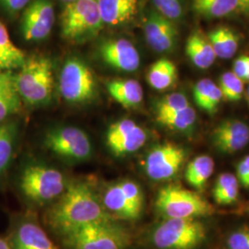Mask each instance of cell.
Returning a JSON list of instances; mask_svg holds the SVG:
<instances>
[{"label": "cell", "mask_w": 249, "mask_h": 249, "mask_svg": "<svg viewBox=\"0 0 249 249\" xmlns=\"http://www.w3.org/2000/svg\"><path fill=\"white\" fill-rule=\"evenodd\" d=\"M46 220L61 236L91 223L114 221L96 192L83 182L69 184L65 192L52 205Z\"/></svg>", "instance_id": "1"}, {"label": "cell", "mask_w": 249, "mask_h": 249, "mask_svg": "<svg viewBox=\"0 0 249 249\" xmlns=\"http://www.w3.org/2000/svg\"><path fill=\"white\" fill-rule=\"evenodd\" d=\"M15 85L20 98L29 105L47 104L53 90L52 63L41 55L28 58L15 77Z\"/></svg>", "instance_id": "2"}, {"label": "cell", "mask_w": 249, "mask_h": 249, "mask_svg": "<svg viewBox=\"0 0 249 249\" xmlns=\"http://www.w3.org/2000/svg\"><path fill=\"white\" fill-rule=\"evenodd\" d=\"M69 249H126L130 233L123 226L107 221L91 223L63 236Z\"/></svg>", "instance_id": "3"}, {"label": "cell", "mask_w": 249, "mask_h": 249, "mask_svg": "<svg viewBox=\"0 0 249 249\" xmlns=\"http://www.w3.org/2000/svg\"><path fill=\"white\" fill-rule=\"evenodd\" d=\"M155 207L164 219L197 218L213 213V207L196 192L169 185L161 187Z\"/></svg>", "instance_id": "4"}, {"label": "cell", "mask_w": 249, "mask_h": 249, "mask_svg": "<svg viewBox=\"0 0 249 249\" xmlns=\"http://www.w3.org/2000/svg\"><path fill=\"white\" fill-rule=\"evenodd\" d=\"M206 236V226L196 218L165 219L152 231L151 242L158 249H194Z\"/></svg>", "instance_id": "5"}, {"label": "cell", "mask_w": 249, "mask_h": 249, "mask_svg": "<svg viewBox=\"0 0 249 249\" xmlns=\"http://www.w3.org/2000/svg\"><path fill=\"white\" fill-rule=\"evenodd\" d=\"M68 185L60 171L44 164L29 165L23 170L19 180V187L24 196L39 205L56 200Z\"/></svg>", "instance_id": "6"}, {"label": "cell", "mask_w": 249, "mask_h": 249, "mask_svg": "<svg viewBox=\"0 0 249 249\" xmlns=\"http://www.w3.org/2000/svg\"><path fill=\"white\" fill-rule=\"evenodd\" d=\"M104 25L98 0H76L66 4L61 16V34L71 41L95 36Z\"/></svg>", "instance_id": "7"}, {"label": "cell", "mask_w": 249, "mask_h": 249, "mask_svg": "<svg viewBox=\"0 0 249 249\" xmlns=\"http://www.w3.org/2000/svg\"><path fill=\"white\" fill-rule=\"evenodd\" d=\"M101 200L107 213L114 219L134 221L142 213V189L131 180H123L109 186Z\"/></svg>", "instance_id": "8"}, {"label": "cell", "mask_w": 249, "mask_h": 249, "mask_svg": "<svg viewBox=\"0 0 249 249\" xmlns=\"http://www.w3.org/2000/svg\"><path fill=\"white\" fill-rule=\"evenodd\" d=\"M63 98L71 104H84L94 98L96 81L89 67L79 58L68 59L59 76Z\"/></svg>", "instance_id": "9"}, {"label": "cell", "mask_w": 249, "mask_h": 249, "mask_svg": "<svg viewBox=\"0 0 249 249\" xmlns=\"http://www.w3.org/2000/svg\"><path fill=\"white\" fill-rule=\"evenodd\" d=\"M48 150L65 160L84 161L90 158L92 146L88 135L76 126H61L45 135Z\"/></svg>", "instance_id": "10"}, {"label": "cell", "mask_w": 249, "mask_h": 249, "mask_svg": "<svg viewBox=\"0 0 249 249\" xmlns=\"http://www.w3.org/2000/svg\"><path fill=\"white\" fill-rule=\"evenodd\" d=\"M187 158V151L176 143L158 144L148 152L144 169L149 178L155 181H165L174 178Z\"/></svg>", "instance_id": "11"}, {"label": "cell", "mask_w": 249, "mask_h": 249, "mask_svg": "<svg viewBox=\"0 0 249 249\" xmlns=\"http://www.w3.org/2000/svg\"><path fill=\"white\" fill-rule=\"evenodd\" d=\"M147 133L131 119H122L111 124L107 130V147L116 156H125L142 148Z\"/></svg>", "instance_id": "12"}, {"label": "cell", "mask_w": 249, "mask_h": 249, "mask_svg": "<svg viewBox=\"0 0 249 249\" xmlns=\"http://www.w3.org/2000/svg\"><path fill=\"white\" fill-rule=\"evenodd\" d=\"M54 9L51 0H33L27 5L21 20V31L27 41H41L51 34Z\"/></svg>", "instance_id": "13"}, {"label": "cell", "mask_w": 249, "mask_h": 249, "mask_svg": "<svg viewBox=\"0 0 249 249\" xmlns=\"http://www.w3.org/2000/svg\"><path fill=\"white\" fill-rule=\"evenodd\" d=\"M214 148L223 154H232L249 143V126L239 119H225L211 135Z\"/></svg>", "instance_id": "14"}, {"label": "cell", "mask_w": 249, "mask_h": 249, "mask_svg": "<svg viewBox=\"0 0 249 249\" xmlns=\"http://www.w3.org/2000/svg\"><path fill=\"white\" fill-rule=\"evenodd\" d=\"M144 36L148 45L158 53H167L174 49L178 31L173 20L157 11H151L144 23Z\"/></svg>", "instance_id": "15"}, {"label": "cell", "mask_w": 249, "mask_h": 249, "mask_svg": "<svg viewBox=\"0 0 249 249\" xmlns=\"http://www.w3.org/2000/svg\"><path fill=\"white\" fill-rule=\"evenodd\" d=\"M100 53L106 64L120 71H135L141 64L137 48L130 41L123 38L107 41L101 45Z\"/></svg>", "instance_id": "16"}, {"label": "cell", "mask_w": 249, "mask_h": 249, "mask_svg": "<svg viewBox=\"0 0 249 249\" xmlns=\"http://www.w3.org/2000/svg\"><path fill=\"white\" fill-rule=\"evenodd\" d=\"M11 244L13 249H59L45 230L33 220L18 223Z\"/></svg>", "instance_id": "17"}, {"label": "cell", "mask_w": 249, "mask_h": 249, "mask_svg": "<svg viewBox=\"0 0 249 249\" xmlns=\"http://www.w3.org/2000/svg\"><path fill=\"white\" fill-rule=\"evenodd\" d=\"M104 24L118 26L130 21L138 11V0H98Z\"/></svg>", "instance_id": "18"}, {"label": "cell", "mask_w": 249, "mask_h": 249, "mask_svg": "<svg viewBox=\"0 0 249 249\" xmlns=\"http://www.w3.org/2000/svg\"><path fill=\"white\" fill-rule=\"evenodd\" d=\"M186 53L193 65L201 70L213 66L217 57L208 36L199 29L187 37Z\"/></svg>", "instance_id": "19"}, {"label": "cell", "mask_w": 249, "mask_h": 249, "mask_svg": "<svg viewBox=\"0 0 249 249\" xmlns=\"http://www.w3.org/2000/svg\"><path fill=\"white\" fill-rule=\"evenodd\" d=\"M107 89L116 102L126 108L139 107L142 102V87L137 80H113L107 83Z\"/></svg>", "instance_id": "20"}, {"label": "cell", "mask_w": 249, "mask_h": 249, "mask_svg": "<svg viewBox=\"0 0 249 249\" xmlns=\"http://www.w3.org/2000/svg\"><path fill=\"white\" fill-rule=\"evenodd\" d=\"M193 97L196 106L210 115H213L223 100L219 86L210 79L198 80L193 88Z\"/></svg>", "instance_id": "21"}, {"label": "cell", "mask_w": 249, "mask_h": 249, "mask_svg": "<svg viewBox=\"0 0 249 249\" xmlns=\"http://www.w3.org/2000/svg\"><path fill=\"white\" fill-rule=\"evenodd\" d=\"M207 36L217 57L229 59L238 49L239 38L230 27L220 26L210 31Z\"/></svg>", "instance_id": "22"}, {"label": "cell", "mask_w": 249, "mask_h": 249, "mask_svg": "<svg viewBox=\"0 0 249 249\" xmlns=\"http://www.w3.org/2000/svg\"><path fill=\"white\" fill-rule=\"evenodd\" d=\"M178 76V68L175 63L167 58H160L151 65L147 80L153 89L164 90L176 83Z\"/></svg>", "instance_id": "23"}, {"label": "cell", "mask_w": 249, "mask_h": 249, "mask_svg": "<svg viewBox=\"0 0 249 249\" xmlns=\"http://www.w3.org/2000/svg\"><path fill=\"white\" fill-rule=\"evenodd\" d=\"M25 60V53L14 45L7 28L0 22V70L10 71L18 69Z\"/></svg>", "instance_id": "24"}, {"label": "cell", "mask_w": 249, "mask_h": 249, "mask_svg": "<svg viewBox=\"0 0 249 249\" xmlns=\"http://www.w3.org/2000/svg\"><path fill=\"white\" fill-rule=\"evenodd\" d=\"M214 160L208 155H199L187 164L185 178L187 183L201 191L214 171Z\"/></svg>", "instance_id": "25"}, {"label": "cell", "mask_w": 249, "mask_h": 249, "mask_svg": "<svg viewBox=\"0 0 249 249\" xmlns=\"http://www.w3.org/2000/svg\"><path fill=\"white\" fill-rule=\"evenodd\" d=\"M192 7L199 16L219 18L239 9V3L238 0H192Z\"/></svg>", "instance_id": "26"}, {"label": "cell", "mask_w": 249, "mask_h": 249, "mask_svg": "<svg viewBox=\"0 0 249 249\" xmlns=\"http://www.w3.org/2000/svg\"><path fill=\"white\" fill-rule=\"evenodd\" d=\"M213 195L217 204L234 203L239 195V182L237 178L231 173L221 174L215 181Z\"/></svg>", "instance_id": "27"}, {"label": "cell", "mask_w": 249, "mask_h": 249, "mask_svg": "<svg viewBox=\"0 0 249 249\" xmlns=\"http://www.w3.org/2000/svg\"><path fill=\"white\" fill-rule=\"evenodd\" d=\"M196 119V112L190 106L178 111L156 116L158 123L178 132H189L192 130Z\"/></svg>", "instance_id": "28"}, {"label": "cell", "mask_w": 249, "mask_h": 249, "mask_svg": "<svg viewBox=\"0 0 249 249\" xmlns=\"http://www.w3.org/2000/svg\"><path fill=\"white\" fill-rule=\"evenodd\" d=\"M17 137L14 124H0V174L5 172L12 160Z\"/></svg>", "instance_id": "29"}, {"label": "cell", "mask_w": 249, "mask_h": 249, "mask_svg": "<svg viewBox=\"0 0 249 249\" xmlns=\"http://www.w3.org/2000/svg\"><path fill=\"white\" fill-rule=\"evenodd\" d=\"M219 88L223 94V100L238 102L244 93V81L233 72H225L220 78Z\"/></svg>", "instance_id": "30"}, {"label": "cell", "mask_w": 249, "mask_h": 249, "mask_svg": "<svg viewBox=\"0 0 249 249\" xmlns=\"http://www.w3.org/2000/svg\"><path fill=\"white\" fill-rule=\"evenodd\" d=\"M20 99L15 84L0 90V123L8 116L18 112L20 108Z\"/></svg>", "instance_id": "31"}, {"label": "cell", "mask_w": 249, "mask_h": 249, "mask_svg": "<svg viewBox=\"0 0 249 249\" xmlns=\"http://www.w3.org/2000/svg\"><path fill=\"white\" fill-rule=\"evenodd\" d=\"M189 106V102L185 94L180 92L171 93L160 99L156 107V116L178 111Z\"/></svg>", "instance_id": "32"}, {"label": "cell", "mask_w": 249, "mask_h": 249, "mask_svg": "<svg viewBox=\"0 0 249 249\" xmlns=\"http://www.w3.org/2000/svg\"><path fill=\"white\" fill-rule=\"evenodd\" d=\"M158 13L173 21L180 19L183 15L181 0H152Z\"/></svg>", "instance_id": "33"}, {"label": "cell", "mask_w": 249, "mask_h": 249, "mask_svg": "<svg viewBox=\"0 0 249 249\" xmlns=\"http://www.w3.org/2000/svg\"><path fill=\"white\" fill-rule=\"evenodd\" d=\"M229 249H249V228L232 231L227 240Z\"/></svg>", "instance_id": "34"}, {"label": "cell", "mask_w": 249, "mask_h": 249, "mask_svg": "<svg viewBox=\"0 0 249 249\" xmlns=\"http://www.w3.org/2000/svg\"><path fill=\"white\" fill-rule=\"evenodd\" d=\"M232 71L243 81L249 82V55L243 54L237 57L232 65Z\"/></svg>", "instance_id": "35"}, {"label": "cell", "mask_w": 249, "mask_h": 249, "mask_svg": "<svg viewBox=\"0 0 249 249\" xmlns=\"http://www.w3.org/2000/svg\"><path fill=\"white\" fill-rule=\"evenodd\" d=\"M236 178L243 187H249V155L238 162L236 166Z\"/></svg>", "instance_id": "36"}, {"label": "cell", "mask_w": 249, "mask_h": 249, "mask_svg": "<svg viewBox=\"0 0 249 249\" xmlns=\"http://www.w3.org/2000/svg\"><path fill=\"white\" fill-rule=\"evenodd\" d=\"M31 0H0V4L11 13H16L24 9Z\"/></svg>", "instance_id": "37"}, {"label": "cell", "mask_w": 249, "mask_h": 249, "mask_svg": "<svg viewBox=\"0 0 249 249\" xmlns=\"http://www.w3.org/2000/svg\"><path fill=\"white\" fill-rule=\"evenodd\" d=\"M13 84H15V77L9 71H2V70H0V90Z\"/></svg>", "instance_id": "38"}, {"label": "cell", "mask_w": 249, "mask_h": 249, "mask_svg": "<svg viewBox=\"0 0 249 249\" xmlns=\"http://www.w3.org/2000/svg\"><path fill=\"white\" fill-rule=\"evenodd\" d=\"M238 3L241 11L249 15V0H238Z\"/></svg>", "instance_id": "39"}, {"label": "cell", "mask_w": 249, "mask_h": 249, "mask_svg": "<svg viewBox=\"0 0 249 249\" xmlns=\"http://www.w3.org/2000/svg\"><path fill=\"white\" fill-rule=\"evenodd\" d=\"M0 249H13V247L7 239L0 237Z\"/></svg>", "instance_id": "40"}, {"label": "cell", "mask_w": 249, "mask_h": 249, "mask_svg": "<svg viewBox=\"0 0 249 249\" xmlns=\"http://www.w3.org/2000/svg\"><path fill=\"white\" fill-rule=\"evenodd\" d=\"M62 2H65L66 4H69V3H71V2H74V1H76V0H61Z\"/></svg>", "instance_id": "41"}, {"label": "cell", "mask_w": 249, "mask_h": 249, "mask_svg": "<svg viewBox=\"0 0 249 249\" xmlns=\"http://www.w3.org/2000/svg\"><path fill=\"white\" fill-rule=\"evenodd\" d=\"M247 96H248V100H249V89H248V91H247Z\"/></svg>", "instance_id": "42"}]
</instances>
